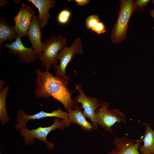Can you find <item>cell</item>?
Segmentation results:
<instances>
[{"label": "cell", "instance_id": "d6986e66", "mask_svg": "<svg viewBox=\"0 0 154 154\" xmlns=\"http://www.w3.org/2000/svg\"><path fill=\"white\" fill-rule=\"evenodd\" d=\"M72 16V13L70 10L64 9L59 13L57 16V22L60 25H66L70 21Z\"/></svg>", "mask_w": 154, "mask_h": 154}, {"label": "cell", "instance_id": "e0dca14e", "mask_svg": "<svg viewBox=\"0 0 154 154\" xmlns=\"http://www.w3.org/2000/svg\"><path fill=\"white\" fill-rule=\"evenodd\" d=\"M85 23L87 29L98 34H102L106 32L104 24L100 21L99 17L96 15L92 14L88 17Z\"/></svg>", "mask_w": 154, "mask_h": 154}, {"label": "cell", "instance_id": "ac0fdd59", "mask_svg": "<svg viewBox=\"0 0 154 154\" xmlns=\"http://www.w3.org/2000/svg\"><path fill=\"white\" fill-rule=\"evenodd\" d=\"M9 89V86L0 88V120L3 125L8 122L9 119L6 106V96Z\"/></svg>", "mask_w": 154, "mask_h": 154}, {"label": "cell", "instance_id": "8992f818", "mask_svg": "<svg viewBox=\"0 0 154 154\" xmlns=\"http://www.w3.org/2000/svg\"><path fill=\"white\" fill-rule=\"evenodd\" d=\"M67 40L63 37L62 35L52 36L42 43V52L39 59L41 65L44 67L46 70H49L51 65H57V56L60 51L66 46Z\"/></svg>", "mask_w": 154, "mask_h": 154}, {"label": "cell", "instance_id": "7a4b0ae2", "mask_svg": "<svg viewBox=\"0 0 154 154\" xmlns=\"http://www.w3.org/2000/svg\"><path fill=\"white\" fill-rule=\"evenodd\" d=\"M135 12L133 1H120L117 19L111 31V40L112 42L119 43L125 40L127 36L130 19Z\"/></svg>", "mask_w": 154, "mask_h": 154}, {"label": "cell", "instance_id": "5b68a950", "mask_svg": "<svg viewBox=\"0 0 154 154\" xmlns=\"http://www.w3.org/2000/svg\"><path fill=\"white\" fill-rule=\"evenodd\" d=\"M70 123L63 119L60 121L58 118L56 117L53 124L50 126L44 127L40 126L36 129L31 130L28 129L25 127L20 129L19 131L24 139L26 144L31 145L34 139L37 138L45 142L48 147L51 149L53 148L54 146L52 142H48L46 140L47 135L53 130L58 129L64 130L65 127H68L70 125Z\"/></svg>", "mask_w": 154, "mask_h": 154}, {"label": "cell", "instance_id": "30bf717a", "mask_svg": "<svg viewBox=\"0 0 154 154\" xmlns=\"http://www.w3.org/2000/svg\"><path fill=\"white\" fill-rule=\"evenodd\" d=\"M21 37H17L16 40L10 44H5L4 46L8 48L9 53L17 55L21 63H32L39 59L40 56L32 48H28L23 45Z\"/></svg>", "mask_w": 154, "mask_h": 154}, {"label": "cell", "instance_id": "9c48e42d", "mask_svg": "<svg viewBox=\"0 0 154 154\" xmlns=\"http://www.w3.org/2000/svg\"><path fill=\"white\" fill-rule=\"evenodd\" d=\"M55 117L61 118L63 120L69 121L68 112L63 111L59 107L58 109L53 110L51 113L41 111L33 115H28L24 111L22 110H19L17 113L16 120L18 122L15 125V128L16 130L20 129L26 127V125L27 121L30 120L39 119L48 117Z\"/></svg>", "mask_w": 154, "mask_h": 154}, {"label": "cell", "instance_id": "2e32d148", "mask_svg": "<svg viewBox=\"0 0 154 154\" xmlns=\"http://www.w3.org/2000/svg\"><path fill=\"white\" fill-rule=\"evenodd\" d=\"M18 37L14 28L8 25L6 19L1 17L0 20V47L2 50V44L5 41L9 40L11 42L15 41Z\"/></svg>", "mask_w": 154, "mask_h": 154}, {"label": "cell", "instance_id": "7402d4cb", "mask_svg": "<svg viewBox=\"0 0 154 154\" xmlns=\"http://www.w3.org/2000/svg\"><path fill=\"white\" fill-rule=\"evenodd\" d=\"M149 12L150 15L153 19V21L154 22V9H150L149 10ZM153 29L154 30V26L153 27Z\"/></svg>", "mask_w": 154, "mask_h": 154}, {"label": "cell", "instance_id": "5bb4252c", "mask_svg": "<svg viewBox=\"0 0 154 154\" xmlns=\"http://www.w3.org/2000/svg\"><path fill=\"white\" fill-rule=\"evenodd\" d=\"M74 107V110L70 109L67 111L69 121L80 126L82 129L85 132L92 131L94 128L86 119L81 109V107L78 105H75Z\"/></svg>", "mask_w": 154, "mask_h": 154}, {"label": "cell", "instance_id": "6da1fadb", "mask_svg": "<svg viewBox=\"0 0 154 154\" xmlns=\"http://www.w3.org/2000/svg\"><path fill=\"white\" fill-rule=\"evenodd\" d=\"M37 75L36 83L37 86L35 94L38 98H48L50 97L57 100L68 111L74 107L72 93L65 84L48 70L42 72L38 68L35 70Z\"/></svg>", "mask_w": 154, "mask_h": 154}, {"label": "cell", "instance_id": "8fae6325", "mask_svg": "<svg viewBox=\"0 0 154 154\" xmlns=\"http://www.w3.org/2000/svg\"><path fill=\"white\" fill-rule=\"evenodd\" d=\"M142 141L141 137L136 140L127 136L117 137L113 141L115 147L107 154H141L138 147Z\"/></svg>", "mask_w": 154, "mask_h": 154}, {"label": "cell", "instance_id": "44dd1931", "mask_svg": "<svg viewBox=\"0 0 154 154\" xmlns=\"http://www.w3.org/2000/svg\"><path fill=\"white\" fill-rule=\"evenodd\" d=\"M74 1L77 5L80 6H84L88 4L90 2L89 0H75Z\"/></svg>", "mask_w": 154, "mask_h": 154}, {"label": "cell", "instance_id": "9a60e30c", "mask_svg": "<svg viewBox=\"0 0 154 154\" xmlns=\"http://www.w3.org/2000/svg\"><path fill=\"white\" fill-rule=\"evenodd\" d=\"M143 124L145 127V133L141 137L143 144L139 145L138 150L141 154H154V130L148 123Z\"/></svg>", "mask_w": 154, "mask_h": 154}, {"label": "cell", "instance_id": "52a82bcc", "mask_svg": "<svg viewBox=\"0 0 154 154\" xmlns=\"http://www.w3.org/2000/svg\"><path fill=\"white\" fill-rule=\"evenodd\" d=\"M76 88L79 94L73 100L74 104L78 103L82 104L81 107L84 109L83 113L86 118L92 121L94 129L97 130L98 125L95 118L96 111L100 107V101L95 98H90L87 96L84 92L82 86L80 84H75Z\"/></svg>", "mask_w": 154, "mask_h": 154}, {"label": "cell", "instance_id": "ffe728a7", "mask_svg": "<svg viewBox=\"0 0 154 154\" xmlns=\"http://www.w3.org/2000/svg\"><path fill=\"white\" fill-rule=\"evenodd\" d=\"M134 1L135 12L143 11L151 1L150 0H135Z\"/></svg>", "mask_w": 154, "mask_h": 154}, {"label": "cell", "instance_id": "603a6c76", "mask_svg": "<svg viewBox=\"0 0 154 154\" xmlns=\"http://www.w3.org/2000/svg\"><path fill=\"white\" fill-rule=\"evenodd\" d=\"M151 2L152 4L154 5V0H152Z\"/></svg>", "mask_w": 154, "mask_h": 154}, {"label": "cell", "instance_id": "3957f363", "mask_svg": "<svg viewBox=\"0 0 154 154\" xmlns=\"http://www.w3.org/2000/svg\"><path fill=\"white\" fill-rule=\"evenodd\" d=\"M83 51L81 38L78 37L74 39L70 46L64 47L57 56L56 59L59 60L60 64L54 66L56 76L67 86L70 79L66 75V67L76 54H82Z\"/></svg>", "mask_w": 154, "mask_h": 154}, {"label": "cell", "instance_id": "4fadbf2b", "mask_svg": "<svg viewBox=\"0 0 154 154\" xmlns=\"http://www.w3.org/2000/svg\"><path fill=\"white\" fill-rule=\"evenodd\" d=\"M26 1L32 3L38 9L39 15L38 16L41 28L48 24V20L51 18L49 13L50 9L55 6L56 1L54 0H28Z\"/></svg>", "mask_w": 154, "mask_h": 154}, {"label": "cell", "instance_id": "7c38bea8", "mask_svg": "<svg viewBox=\"0 0 154 154\" xmlns=\"http://www.w3.org/2000/svg\"><path fill=\"white\" fill-rule=\"evenodd\" d=\"M41 29L38 17L35 16L32 21L27 35L32 47L40 57L42 54L43 47L41 39L42 37Z\"/></svg>", "mask_w": 154, "mask_h": 154}, {"label": "cell", "instance_id": "277c9868", "mask_svg": "<svg viewBox=\"0 0 154 154\" xmlns=\"http://www.w3.org/2000/svg\"><path fill=\"white\" fill-rule=\"evenodd\" d=\"M100 101V107L96 111L95 115L98 125L110 133L114 131L112 127L117 123L126 125L127 118L123 112L117 108L110 109L108 103Z\"/></svg>", "mask_w": 154, "mask_h": 154}, {"label": "cell", "instance_id": "ba28073f", "mask_svg": "<svg viewBox=\"0 0 154 154\" xmlns=\"http://www.w3.org/2000/svg\"><path fill=\"white\" fill-rule=\"evenodd\" d=\"M17 15L14 17L15 25L13 28L18 37H24L27 33L32 21L35 16L33 9L23 3Z\"/></svg>", "mask_w": 154, "mask_h": 154}]
</instances>
